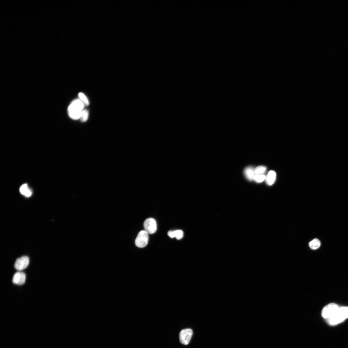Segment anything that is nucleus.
I'll use <instances>...</instances> for the list:
<instances>
[{"mask_svg":"<svg viewBox=\"0 0 348 348\" xmlns=\"http://www.w3.org/2000/svg\"><path fill=\"white\" fill-rule=\"evenodd\" d=\"M85 105L79 99L73 101L68 108V113L70 118L74 120L80 119Z\"/></svg>","mask_w":348,"mask_h":348,"instance_id":"f257e3e1","label":"nucleus"},{"mask_svg":"<svg viewBox=\"0 0 348 348\" xmlns=\"http://www.w3.org/2000/svg\"><path fill=\"white\" fill-rule=\"evenodd\" d=\"M348 318V307L339 308L336 313L328 319L327 322L330 325L339 324Z\"/></svg>","mask_w":348,"mask_h":348,"instance_id":"f03ea898","label":"nucleus"},{"mask_svg":"<svg viewBox=\"0 0 348 348\" xmlns=\"http://www.w3.org/2000/svg\"><path fill=\"white\" fill-rule=\"evenodd\" d=\"M339 307L336 304L331 303L325 306L322 310V317L326 320L330 318L338 310Z\"/></svg>","mask_w":348,"mask_h":348,"instance_id":"7ed1b4c3","label":"nucleus"},{"mask_svg":"<svg viewBox=\"0 0 348 348\" xmlns=\"http://www.w3.org/2000/svg\"><path fill=\"white\" fill-rule=\"evenodd\" d=\"M149 234L144 230L139 232L135 240V245L137 247L142 248L145 247L148 243Z\"/></svg>","mask_w":348,"mask_h":348,"instance_id":"20e7f679","label":"nucleus"},{"mask_svg":"<svg viewBox=\"0 0 348 348\" xmlns=\"http://www.w3.org/2000/svg\"><path fill=\"white\" fill-rule=\"evenodd\" d=\"M144 227V230L149 234L155 233L157 229L156 221L152 218L147 219L145 220Z\"/></svg>","mask_w":348,"mask_h":348,"instance_id":"39448f33","label":"nucleus"},{"mask_svg":"<svg viewBox=\"0 0 348 348\" xmlns=\"http://www.w3.org/2000/svg\"><path fill=\"white\" fill-rule=\"evenodd\" d=\"M192 330L190 329L182 330L179 334L180 342L185 345H188L193 335Z\"/></svg>","mask_w":348,"mask_h":348,"instance_id":"423d86ee","label":"nucleus"},{"mask_svg":"<svg viewBox=\"0 0 348 348\" xmlns=\"http://www.w3.org/2000/svg\"><path fill=\"white\" fill-rule=\"evenodd\" d=\"M29 261V258L27 256H24L18 258L15 262L14 267L18 271H22L28 267Z\"/></svg>","mask_w":348,"mask_h":348,"instance_id":"0eeeda50","label":"nucleus"},{"mask_svg":"<svg viewBox=\"0 0 348 348\" xmlns=\"http://www.w3.org/2000/svg\"><path fill=\"white\" fill-rule=\"evenodd\" d=\"M26 279L25 274L23 272L19 271L14 274L13 279V282L14 284L18 285H23L25 282Z\"/></svg>","mask_w":348,"mask_h":348,"instance_id":"6e6552de","label":"nucleus"},{"mask_svg":"<svg viewBox=\"0 0 348 348\" xmlns=\"http://www.w3.org/2000/svg\"><path fill=\"white\" fill-rule=\"evenodd\" d=\"M276 174L275 171H270L266 176V181L267 184L271 186L275 183L276 179Z\"/></svg>","mask_w":348,"mask_h":348,"instance_id":"1a4fd4ad","label":"nucleus"},{"mask_svg":"<svg viewBox=\"0 0 348 348\" xmlns=\"http://www.w3.org/2000/svg\"><path fill=\"white\" fill-rule=\"evenodd\" d=\"M245 175L246 178L250 181L254 180L255 175V169L252 167L247 168L245 171Z\"/></svg>","mask_w":348,"mask_h":348,"instance_id":"9d476101","label":"nucleus"},{"mask_svg":"<svg viewBox=\"0 0 348 348\" xmlns=\"http://www.w3.org/2000/svg\"><path fill=\"white\" fill-rule=\"evenodd\" d=\"M19 191L21 194L28 197L31 196L33 194L32 192L27 184H24L21 186Z\"/></svg>","mask_w":348,"mask_h":348,"instance_id":"9b49d317","label":"nucleus"},{"mask_svg":"<svg viewBox=\"0 0 348 348\" xmlns=\"http://www.w3.org/2000/svg\"><path fill=\"white\" fill-rule=\"evenodd\" d=\"M321 245L320 242L317 239H315L310 242L309 246L312 250H315L318 249Z\"/></svg>","mask_w":348,"mask_h":348,"instance_id":"f8f14e48","label":"nucleus"},{"mask_svg":"<svg viewBox=\"0 0 348 348\" xmlns=\"http://www.w3.org/2000/svg\"><path fill=\"white\" fill-rule=\"evenodd\" d=\"M267 170V168L265 166H261L257 167L255 169V175L264 174Z\"/></svg>","mask_w":348,"mask_h":348,"instance_id":"ddd939ff","label":"nucleus"},{"mask_svg":"<svg viewBox=\"0 0 348 348\" xmlns=\"http://www.w3.org/2000/svg\"><path fill=\"white\" fill-rule=\"evenodd\" d=\"M78 97L79 99L85 104V105H88L89 104V101L85 95L82 93H80L78 94Z\"/></svg>","mask_w":348,"mask_h":348,"instance_id":"4468645a","label":"nucleus"},{"mask_svg":"<svg viewBox=\"0 0 348 348\" xmlns=\"http://www.w3.org/2000/svg\"><path fill=\"white\" fill-rule=\"evenodd\" d=\"M266 176L264 174L255 175L254 180L256 183H261L266 180Z\"/></svg>","mask_w":348,"mask_h":348,"instance_id":"2eb2a0df","label":"nucleus"},{"mask_svg":"<svg viewBox=\"0 0 348 348\" xmlns=\"http://www.w3.org/2000/svg\"><path fill=\"white\" fill-rule=\"evenodd\" d=\"M88 111L86 109H83L82 112L80 119L82 122H85L88 120Z\"/></svg>","mask_w":348,"mask_h":348,"instance_id":"dca6fc26","label":"nucleus"},{"mask_svg":"<svg viewBox=\"0 0 348 348\" xmlns=\"http://www.w3.org/2000/svg\"><path fill=\"white\" fill-rule=\"evenodd\" d=\"M175 238L178 240H180L183 238L184 236V233L181 230H177L174 231Z\"/></svg>","mask_w":348,"mask_h":348,"instance_id":"f3484780","label":"nucleus"},{"mask_svg":"<svg viewBox=\"0 0 348 348\" xmlns=\"http://www.w3.org/2000/svg\"><path fill=\"white\" fill-rule=\"evenodd\" d=\"M168 235L172 238H175L174 231H169L168 233Z\"/></svg>","mask_w":348,"mask_h":348,"instance_id":"a211bd4d","label":"nucleus"}]
</instances>
